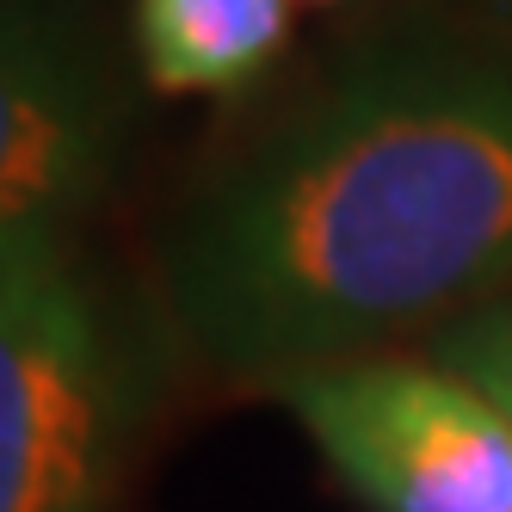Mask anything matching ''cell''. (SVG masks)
I'll use <instances>...</instances> for the list:
<instances>
[{
    "mask_svg": "<svg viewBox=\"0 0 512 512\" xmlns=\"http://www.w3.org/2000/svg\"><path fill=\"white\" fill-rule=\"evenodd\" d=\"M512 290V62H358L210 186L167 247L186 340L229 377H309Z\"/></svg>",
    "mask_w": 512,
    "mask_h": 512,
    "instance_id": "cell-1",
    "label": "cell"
},
{
    "mask_svg": "<svg viewBox=\"0 0 512 512\" xmlns=\"http://www.w3.org/2000/svg\"><path fill=\"white\" fill-rule=\"evenodd\" d=\"M124 364L62 235H0V512H99Z\"/></svg>",
    "mask_w": 512,
    "mask_h": 512,
    "instance_id": "cell-2",
    "label": "cell"
},
{
    "mask_svg": "<svg viewBox=\"0 0 512 512\" xmlns=\"http://www.w3.org/2000/svg\"><path fill=\"white\" fill-rule=\"evenodd\" d=\"M371 512H512V420L445 358H352L278 383Z\"/></svg>",
    "mask_w": 512,
    "mask_h": 512,
    "instance_id": "cell-3",
    "label": "cell"
},
{
    "mask_svg": "<svg viewBox=\"0 0 512 512\" xmlns=\"http://www.w3.org/2000/svg\"><path fill=\"white\" fill-rule=\"evenodd\" d=\"M105 112L62 38L7 19L0 62V235H62L99 179Z\"/></svg>",
    "mask_w": 512,
    "mask_h": 512,
    "instance_id": "cell-4",
    "label": "cell"
},
{
    "mask_svg": "<svg viewBox=\"0 0 512 512\" xmlns=\"http://www.w3.org/2000/svg\"><path fill=\"white\" fill-rule=\"evenodd\" d=\"M290 44V0H136V62L155 93H241Z\"/></svg>",
    "mask_w": 512,
    "mask_h": 512,
    "instance_id": "cell-5",
    "label": "cell"
},
{
    "mask_svg": "<svg viewBox=\"0 0 512 512\" xmlns=\"http://www.w3.org/2000/svg\"><path fill=\"white\" fill-rule=\"evenodd\" d=\"M438 358L457 364L463 377H475L512 420V297L506 303H488L482 315L457 321L445 340H438Z\"/></svg>",
    "mask_w": 512,
    "mask_h": 512,
    "instance_id": "cell-6",
    "label": "cell"
},
{
    "mask_svg": "<svg viewBox=\"0 0 512 512\" xmlns=\"http://www.w3.org/2000/svg\"><path fill=\"white\" fill-rule=\"evenodd\" d=\"M482 19H500V25H512V0H469Z\"/></svg>",
    "mask_w": 512,
    "mask_h": 512,
    "instance_id": "cell-7",
    "label": "cell"
},
{
    "mask_svg": "<svg viewBox=\"0 0 512 512\" xmlns=\"http://www.w3.org/2000/svg\"><path fill=\"white\" fill-rule=\"evenodd\" d=\"M315 7H334V0H315Z\"/></svg>",
    "mask_w": 512,
    "mask_h": 512,
    "instance_id": "cell-8",
    "label": "cell"
}]
</instances>
